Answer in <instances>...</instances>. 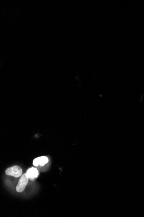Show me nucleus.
Wrapping results in <instances>:
<instances>
[{"label":"nucleus","mask_w":144,"mask_h":217,"mask_svg":"<svg viewBox=\"0 0 144 217\" xmlns=\"http://www.w3.org/2000/svg\"><path fill=\"white\" fill-rule=\"evenodd\" d=\"M29 178L26 173L22 175L19 180V182L16 187V190L18 193L23 192L26 187L28 182Z\"/></svg>","instance_id":"nucleus-1"},{"label":"nucleus","mask_w":144,"mask_h":217,"mask_svg":"<svg viewBox=\"0 0 144 217\" xmlns=\"http://www.w3.org/2000/svg\"><path fill=\"white\" fill-rule=\"evenodd\" d=\"M26 174L30 180H34L38 177V171L36 168L32 167L27 170Z\"/></svg>","instance_id":"nucleus-4"},{"label":"nucleus","mask_w":144,"mask_h":217,"mask_svg":"<svg viewBox=\"0 0 144 217\" xmlns=\"http://www.w3.org/2000/svg\"><path fill=\"white\" fill-rule=\"evenodd\" d=\"M22 170L21 167L18 166L7 168L5 171V173L7 175L13 176L14 177L18 178L22 174Z\"/></svg>","instance_id":"nucleus-2"},{"label":"nucleus","mask_w":144,"mask_h":217,"mask_svg":"<svg viewBox=\"0 0 144 217\" xmlns=\"http://www.w3.org/2000/svg\"><path fill=\"white\" fill-rule=\"evenodd\" d=\"M48 162V159L46 156H41L34 160L33 164L34 166L37 167L38 165L43 167Z\"/></svg>","instance_id":"nucleus-3"}]
</instances>
